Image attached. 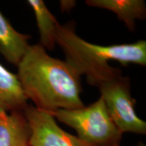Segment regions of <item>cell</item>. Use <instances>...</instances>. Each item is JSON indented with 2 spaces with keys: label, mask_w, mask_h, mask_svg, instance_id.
<instances>
[{
  "label": "cell",
  "mask_w": 146,
  "mask_h": 146,
  "mask_svg": "<svg viewBox=\"0 0 146 146\" xmlns=\"http://www.w3.org/2000/svg\"><path fill=\"white\" fill-rule=\"evenodd\" d=\"M24 94L36 108L47 112L85 107L81 99V75L66 61L54 58L42 45H30L18 65Z\"/></svg>",
  "instance_id": "obj_1"
},
{
  "label": "cell",
  "mask_w": 146,
  "mask_h": 146,
  "mask_svg": "<svg viewBox=\"0 0 146 146\" xmlns=\"http://www.w3.org/2000/svg\"><path fill=\"white\" fill-rule=\"evenodd\" d=\"M56 43L64 53L66 61L80 75L86 76L87 82L93 86L98 87L122 76L121 70L109 65V60H116L123 66L146 64V41L144 40L108 46L94 45L76 34L73 22L58 25Z\"/></svg>",
  "instance_id": "obj_2"
},
{
  "label": "cell",
  "mask_w": 146,
  "mask_h": 146,
  "mask_svg": "<svg viewBox=\"0 0 146 146\" xmlns=\"http://www.w3.org/2000/svg\"><path fill=\"white\" fill-rule=\"evenodd\" d=\"M48 113L74 129L78 137L87 143L96 146L120 145L123 133L113 123L101 96L87 107Z\"/></svg>",
  "instance_id": "obj_3"
},
{
  "label": "cell",
  "mask_w": 146,
  "mask_h": 146,
  "mask_svg": "<svg viewBox=\"0 0 146 146\" xmlns=\"http://www.w3.org/2000/svg\"><path fill=\"white\" fill-rule=\"evenodd\" d=\"M130 79L120 76L98 87L107 111L122 133L145 135L146 123L135 112V100L131 97Z\"/></svg>",
  "instance_id": "obj_4"
},
{
  "label": "cell",
  "mask_w": 146,
  "mask_h": 146,
  "mask_svg": "<svg viewBox=\"0 0 146 146\" xmlns=\"http://www.w3.org/2000/svg\"><path fill=\"white\" fill-rule=\"evenodd\" d=\"M31 129L30 146H96L62 129L48 112L27 105L23 110Z\"/></svg>",
  "instance_id": "obj_5"
},
{
  "label": "cell",
  "mask_w": 146,
  "mask_h": 146,
  "mask_svg": "<svg viewBox=\"0 0 146 146\" xmlns=\"http://www.w3.org/2000/svg\"><path fill=\"white\" fill-rule=\"evenodd\" d=\"M31 129L23 111L8 114L0 107V146H30Z\"/></svg>",
  "instance_id": "obj_6"
},
{
  "label": "cell",
  "mask_w": 146,
  "mask_h": 146,
  "mask_svg": "<svg viewBox=\"0 0 146 146\" xmlns=\"http://www.w3.org/2000/svg\"><path fill=\"white\" fill-rule=\"evenodd\" d=\"M31 36L18 32L0 12V53L12 64H19L27 52Z\"/></svg>",
  "instance_id": "obj_7"
},
{
  "label": "cell",
  "mask_w": 146,
  "mask_h": 146,
  "mask_svg": "<svg viewBox=\"0 0 146 146\" xmlns=\"http://www.w3.org/2000/svg\"><path fill=\"white\" fill-rule=\"evenodd\" d=\"M89 6L106 9L116 14L131 31H134L135 20L146 18V5L143 0H87Z\"/></svg>",
  "instance_id": "obj_8"
},
{
  "label": "cell",
  "mask_w": 146,
  "mask_h": 146,
  "mask_svg": "<svg viewBox=\"0 0 146 146\" xmlns=\"http://www.w3.org/2000/svg\"><path fill=\"white\" fill-rule=\"evenodd\" d=\"M27 100L17 74L0 64V107L7 112L23 111L28 105Z\"/></svg>",
  "instance_id": "obj_9"
},
{
  "label": "cell",
  "mask_w": 146,
  "mask_h": 146,
  "mask_svg": "<svg viewBox=\"0 0 146 146\" xmlns=\"http://www.w3.org/2000/svg\"><path fill=\"white\" fill-rule=\"evenodd\" d=\"M27 2L31 6L35 15L39 28L40 44L49 50L56 46V31L58 25L57 20L49 11L42 0H29Z\"/></svg>",
  "instance_id": "obj_10"
},
{
  "label": "cell",
  "mask_w": 146,
  "mask_h": 146,
  "mask_svg": "<svg viewBox=\"0 0 146 146\" xmlns=\"http://www.w3.org/2000/svg\"><path fill=\"white\" fill-rule=\"evenodd\" d=\"M75 4V1H60V5L62 12H69L71 9L74 8Z\"/></svg>",
  "instance_id": "obj_11"
},
{
  "label": "cell",
  "mask_w": 146,
  "mask_h": 146,
  "mask_svg": "<svg viewBox=\"0 0 146 146\" xmlns=\"http://www.w3.org/2000/svg\"><path fill=\"white\" fill-rule=\"evenodd\" d=\"M137 146H145V145H143V144L141 143V142H140V143H139V144H137Z\"/></svg>",
  "instance_id": "obj_12"
}]
</instances>
